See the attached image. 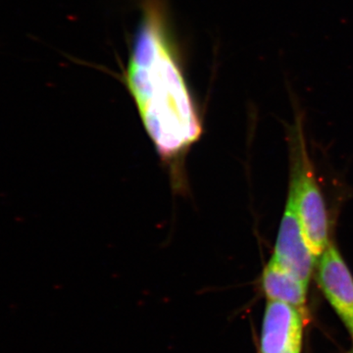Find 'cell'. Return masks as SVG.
<instances>
[{"mask_svg":"<svg viewBox=\"0 0 353 353\" xmlns=\"http://www.w3.org/2000/svg\"><path fill=\"white\" fill-rule=\"evenodd\" d=\"M125 79L158 154L166 161L182 157L203 129L159 0L143 7Z\"/></svg>","mask_w":353,"mask_h":353,"instance_id":"obj_1","label":"cell"},{"mask_svg":"<svg viewBox=\"0 0 353 353\" xmlns=\"http://www.w3.org/2000/svg\"><path fill=\"white\" fill-rule=\"evenodd\" d=\"M290 148L292 165L289 189L294 194L304 240L318 261L331 243L329 240V217L299 123L292 134Z\"/></svg>","mask_w":353,"mask_h":353,"instance_id":"obj_2","label":"cell"},{"mask_svg":"<svg viewBox=\"0 0 353 353\" xmlns=\"http://www.w3.org/2000/svg\"><path fill=\"white\" fill-rule=\"evenodd\" d=\"M272 259L309 285L317 259L309 250L297 215L294 194L289 189Z\"/></svg>","mask_w":353,"mask_h":353,"instance_id":"obj_3","label":"cell"},{"mask_svg":"<svg viewBox=\"0 0 353 353\" xmlns=\"http://www.w3.org/2000/svg\"><path fill=\"white\" fill-rule=\"evenodd\" d=\"M317 282L353 341V276L340 250L330 243L318 259Z\"/></svg>","mask_w":353,"mask_h":353,"instance_id":"obj_4","label":"cell"},{"mask_svg":"<svg viewBox=\"0 0 353 353\" xmlns=\"http://www.w3.org/2000/svg\"><path fill=\"white\" fill-rule=\"evenodd\" d=\"M306 316L289 304L269 301L265 308L259 353H301Z\"/></svg>","mask_w":353,"mask_h":353,"instance_id":"obj_5","label":"cell"},{"mask_svg":"<svg viewBox=\"0 0 353 353\" xmlns=\"http://www.w3.org/2000/svg\"><path fill=\"white\" fill-rule=\"evenodd\" d=\"M261 288L269 301L289 304L307 316L308 285L271 259L261 276Z\"/></svg>","mask_w":353,"mask_h":353,"instance_id":"obj_6","label":"cell"},{"mask_svg":"<svg viewBox=\"0 0 353 353\" xmlns=\"http://www.w3.org/2000/svg\"><path fill=\"white\" fill-rule=\"evenodd\" d=\"M352 353H353V347H352Z\"/></svg>","mask_w":353,"mask_h":353,"instance_id":"obj_7","label":"cell"}]
</instances>
